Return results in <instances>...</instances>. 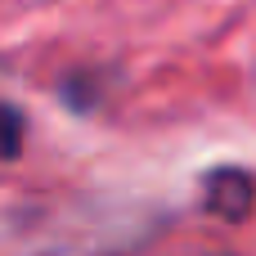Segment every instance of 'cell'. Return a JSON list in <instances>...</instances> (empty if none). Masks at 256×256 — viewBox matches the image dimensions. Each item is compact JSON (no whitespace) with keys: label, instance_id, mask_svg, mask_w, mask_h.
Instances as JSON below:
<instances>
[{"label":"cell","instance_id":"cell-1","mask_svg":"<svg viewBox=\"0 0 256 256\" xmlns=\"http://www.w3.org/2000/svg\"><path fill=\"white\" fill-rule=\"evenodd\" d=\"M202 207L216 216V220H248L256 207V180L243 166H212L202 176Z\"/></svg>","mask_w":256,"mask_h":256},{"label":"cell","instance_id":"cell-2","mask_svg":"<svg viewBox=\"0 0 256 256\" xmlns=\"http://www.w3.org/2000/svg\"><path fill=\"white\" fill-rule=\"evenodd\" d=\"M22 144H27V117L0 99V162H14L22 153Z\"/></svg>","mask_w":256,"mask_h":256}]
</instances>
